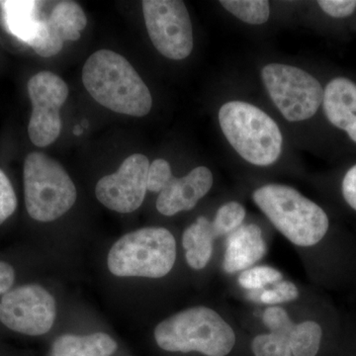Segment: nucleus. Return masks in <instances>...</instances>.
Here are the masks:
<instances>
[{
  "mask_svg": "<svg viewBox=\"0 0 356 356\" xmlns=\"http://www.w3.org/2000/svg\"><path fill=\"white\" fill-rule=\"evenodd\" d=\"M83 81L95 102L116 113L144 117L151 111L149 89L133 65L113 51L92 54L84 64Z\"/></svg>",
  "mask_w": 356,
  "mask_h": 356,
  "instance_id": "nucleus-1",
  "label": "nucleus"
},
{
  "mask_svg": "<svg viewBox=\"0 0 356 356\" xmlns=\"http://www.w3.org/2000/svg\"><path fill=\"white\" fill-rule=\"evenodd\" d=\"M154 339L161 350L206 356L228 355L236 343L228 323L206 307L187 309L163 321L154 330Z\"/></svg>",
  "mask_w": 356,
  "mask_h": 356,
  "instance_id": "nucleus-2",
  "label": "nucleus"
},
{
  "mask_svg": "<svg viewBox=\"0 0 356 356\" xmlns=\"http://www.w3.org/2000/svg\"><path fill=\"white\" fill-rule=\"evenodd\" d=\"M252 198L273 226L299 247L317 245L329 229L325 211L287 185H266Z\"/></svg>",
  "mask_w": 356,
  "mask_h": 356,
  "instance_id": "nucleus-3",
  "label": "nucleus"
},
{
  "mask_svg": "<svg viewBox=\"0 0 356 356\" xmlns=\"http://www.w3.org/2000/svg\"><path fill=\"white\" fill-rule=\"evenodd\" d=\"M219 122L229 144L248 163L267 166L280 159L282 134L275 121L259 107L229 102L220 108Z\"/></svg>",
  "mask_w": 356,
  "mask_h": 356,
  "instance_id": "nucleus-4",
  "label": "nucleus"
},
{
  "mask_svg": "<svg viewBox=\"0 0 356 356\" xmlns=\"http://www.w3.org/2000/svg\"><path fill=\"white\" fill-rule=\"evenodd\" d=\"M177 243L165 228H143L122 236L108 254L109 270L119 277L161 278L170 273Z\"/></svg>",
  "mask_w": 356,
  "mask_h": 356,
  "instance_id": "nucleus-5",
  "label": "nucleus"
},
{
  "mask_svg": "<svg viewBox=\"0 0 356 356\" xmlns=\"http://www.w3.org/2000/svg\"><path fill=\"white\" fill-rule=\"evenodd\" d=\"M23 175L26 209L36 221H55L76 203V188L72 178L50 156L28 154Z\"/></svg>",
  "mask_w": 356,
  "mask_h": 356,
  "instance_id": "nucleus-6",
  "label": "nucleus"
},
{
  "mask_svg": "<svg viewBox=\"0 0 356 356\" xmlns=\"http://www.w3.org/2000/svg\"><path fill=\"white\" fill-rule=\"evenodd\" d=\"M261 77L274 104L288 121L310 119L322 104L324 89L305 70L270 64L264 67Z\"/></svg>",
  "mask_w": 356,
  "mask_h": 356,
  "instance_id": "nucleus-7",
  "label": "nucleus"
},
{
  "mask_svg": "<svg viewBox=\"0 0 356 356\" xmlns=\"http://www.w3.org/2000/svg\"><path fill=\"white\" fill-rule=\"evenodd\" d=\"M143 13L154 48L170 60H184L193 50L191 16L184 1L144 0Z\"/></svg>",
  "mask_w": 356,
  "mask_h": 356,
  "instance_id": "nucleus-8",
  "label": "nucleus"
},
{
  "mask_svg": "<svg viewBox=\"0 0 356 356\" xmlns=\"http://www.w3.org/2000/svg\"><path fill=\"white\" fill-rule=\"evenodd\" d=\"M57 316L55 298L44 288L27 284L9 290L0 300V322L26 336L47 334Z\"/></svg>",
  "mask_w": 356,
  "mask_h": 356,
  "instance_id": "nucleus-9",
  "label": "nucleus"
},
{
  "mask_svg": "<svg viewBox=\"0 0 356 356\" xmlns=\"http://www.w3.org/2000/svg\"><path fill=\"white\" fill-rule=\"evenodd\" d=\"M28 92L33 106L28 125L30 140L35 146H49L62 130L60 110L69 95V88L57 74L41 72L30 79Z\"/></svg>",
  "mask_w": 356,
  "mask_h": 356,
  "instance_id": "nucleus-10",
  "label": "nucleus"
},
{
  "mask_svg": "<svg viewBox=\"0 0 356 356\" xmlns=\"http://www.w3.org/2000/svg\"><path fill=\"white\" fill-rule=\"evenodd\" d=\"M149 168V161L146 156L132 154L123 161L116 172L97 182L96 197L105 207L115 212H134L144 202Z\"/></svg>",
  "mask_w": 356,
  "mask_h": 356,
  "instance_id": "nucleus-11",
  "label": "nucleus"
},
{
  "mask_svg": "<svg viewBox=\"0 0 356 356\" xmlns=\"http://www.w3.org/2000/svg\"><path fill=\"white\" fill-rule=\"evenodd\" d=\"M213 175L209 168L199 166L181 178L173 177L156 200V209L165 216L189 211L210 191Z\"/></svg>",
  "mask_w": 356,
  "mask_h": 356,
  "instance_id": "nucleus-12",
  "label": "nucleus"
},
{
  "mask_svg": "<svg viewBox=\"0 0 356 356\" xmlns=\"http://www.w3.org/2000/svg\"><path fill=\"white\" fill-rule=\"evenodd\" d=\"M266 254V245L259 227L257 225L241 226L227 238L222 266L226 273H238L254 266Z\"/></svg>",
  "mask_w": 356,
  "mask_h": 356,
  "instance_id": "nucleus-13",
  "label": "nucleus"
},
{
  "mask_svg": "<svg viewBox=\"0 0 356 356\" xmlns=\"http://www.w3.org/2000/svg\"><path fill=\"white\" fill-rule=\"evenodd\" d=\"M88 24L86 14L74 1L60 2L48 20H44L47 39L56 54L62 51L65 41H76Z\"/></svg>",
  "mask_w": 356,
  "mask_h": 356,
  "instance_id": "nucleus-14",
  "label": "nucleus"
},
{
  "mask_svg": "<svg viewBox=\"0 0 356 356\" xmlns=\"http://www.w3.org/2000/svg\"><path fill=\"white\" fill-rule=\"evenodd\" d=\"M323 105L332 125L346 131L356 119V84L346 77L332 79L324 90Z\"/></svg>",
  "mask_w": 356,
  "mask_h": 356,
  "instance_id": "nucleus-15",
  "label": "nucleus"
},
{
  "mask_svg": "<svg viewBox=\"0 0 356 356\" xmlns=\"http://www.w3.org/2000/svg\"><path fill=\"white\" fill-rule=\"evenodd\" d=\"M116 350V341L104 332L88 336L65 334L56 339L51 356H111Z\"/></svg>",
  "mask_w": 356,
  "mask_h": 356,
  "instance_id": "nucleus-16",
  "label": "nucleus"
},
{
  "mask_svg": "<svg viewBox=\"0 0 356 356\" xmlns=\"http://www.w3.org/2000/svg\"><path fill=\"white\" fill-rule=\"evenodd\" d=\"M215 238L212 222L205 217H199L194 224L185 229L182 245L186 250L187 264L191 268L199 270L207 266L212 257Z\"/></svg>",
  "mask_w": 356,
  "mask_h": 356,
  "instance_id": "nucleus-17",
  "label": "nucleus"
},
{
  "mask_svg": "<svg viewBox=\"0 0 356 356\" xmlns=\"http://www.w3.org/2000/svg\"><path fill=\"white\" fill-rule=\"evenodd\" d=\"M3 17L8 31L26 44L31 43L38 33L36 1H1Z\"/></svg>",
  "mask_w": 356,
  "mask_h": 356,
  "instance_id": "nucleus-18",
  "label": "nucleus"
},
{
  "mask_svg": "<svg viewBox=\"0 0 356 356\" xmlns=\"http://www.w3.org/2000/svg\"><path fill=\"white\" fill-rule=\"evenodd\" d=\"M322 336V327L313 321L295 325L288 339L292 356L317 355Z\"/></svg>",
  "mask_w": 356,
  "mask_h": 356,
  "instance_id": "nucleus-19",
  "label": "nucleus"
},
{
  "mask_svg": "<svg viewBox=\"0 0 356 356\" xmlns=\"http://www.w3.org/2000/svg\"><path fill=\"white\" fill-rule=\"evenodd\" d=\"M220 3L229 13L248 24H264L270 15V7L266 0H222Z\"/></svg>",
  "mask_w": 356,
  "mask_h": 356,
  "instance_id": "nucleus-20",
  "label": "nucleus"
},
{
  "mask_svg": "<svg viewBox=\"0 0 356 356\" xmlns=\"http://www.w3.org/2000/svg\"><path fill=\"white\" fill-rule=\"evenodd\" d=\"M245 218V209L242 204L229 202L218 210L214 222H212L215 236L229 235L242 226Z\"/></svg>",
  "mask_w": 356,
  "mask_h": 356,
  "instance_id": "nucleus-21",
  "label": "nucleus"
},
{
  "mask_svg": "<svg viewBox=\"0 0 356 356\" xmlns=\"http://www.w3.org/2000/svg\"><path fill=\"white\" fill-rule=\"evenodd\" d=\"M273 285L271 288L250 291L248 295V299L254 302H261L267 305H276V304L286 303L298 298V288L294 283L281 280Z\"/></svg>",
  "mask_w": 356,
  "mask_h": 356,
  "instance_id": "nucleus-22",
  "label": "nucleus"
},
{
  "mask_svg": "<svg viewBox=\"0 0 356 356\" xmlns=\"http://www.w3.org/2000/svg\"><path fill=\"white\" fill-rule=\"evenodd\" d=\"M283 275L277 269L269 266H257L245 269L238 276L241 286L250 291L264 289L267 285L282 280Z\"/></svg>",
  "mask_w": 356,
  "mask_h": 356,
  "instance_id": "nucleus-23",
  "label": "nucleus"
},
{
  "mask_svg": "<svg viewBox=\"0 0 356 356\" xmlns=\"http://www.w3.org/2000/svg\"><path fill=\"white\" fill-rule=\"evenodd\" d=\"M252 350L255 356H292L288 339L273 334L254 337Z\"/></svg>",
  "mask_w": 356,
  "mask_h": 356,
  "instance_id": "nucleus-24",
  "label": "nucleus"
},
{
  "mask_svg": "<svg viewBox=\"0 0 356 356\" xmlns=\"http://www.w3.org/2000/svg\"><path fill=\"white\" fill-rule=\"evenodd\" d=\"M264 325L268 327L270 334H276L289 339L293 329L295 327L294 323L290 320L287 312L281 307L273 306L267 308L262 316Z\"/></svg>",
  "mask_w": 356,
  "mask_h": 356,
  "instance_id": "nucleus-25",
  "label": "nucleus"
},
{
  "mask_svg": "<svg viewBox=\"0 0 356 356\" xmlns=\"http://www.w3.org/2000/svg\"><path fill=\"white\" fill-rule=\"evenodd\" d=\"M172 178V168L165 159H156L149 165L147 191L161 193Z\"/></svg>",
  "mask_w": 356,
  "mask_h": 356,
  "instance_id": "nucleus-26",
  "label": "nucleus"
},
{
  "mask_svg": "<svg viewBox=\"0 0 356 356\" xmlns=\"http://www.w3.org/2000/svg\"><path fill=\"white\" fill-rule=\"evenodd\" d=\"M17 198L10 180L6 173L0 170V225L15 212Z\"/></svg>",
  "mask_w": 356,
  "mask_h": 356,
  "instance_id": "nucleus-27",
  "label": "nucleus"
},
{
  "mask_svg": "<svg viewBox=\"0 0 356 356\" xmlns=\"http://www.w3.org/2000/svg\"><path fill=\"white\" fill-rule=\"evenodd\" d=\"M318 4L325 13L334 18L348 17L356 9V0H320Z\"/></svg>",
  "mask_w": 356,
  "mask_h": 356,
  "instance_id": "nucleus-28",
  "label": "nucleus"
},
{
  "mask_svg": "<svg viewBox=\"0 0 356 356\" xmlns=\"http://www.w3.org/2000/svg\"><path fill=\"white\" fill-rule=\"evenodd\" d=\"M343 195L348 205L356 211V165L346 172L343 178Z\"/></svg>",
  "mask_w": 356,
  "mask_h": 356,
  "instance_id": "nucleus-29",
  "label": "nucleus"
},
{
  "mask_svg": "<svg viewBox=\"0 0 356 356\" xmlns=\"http://www.w3.org/2000/svg\"><path fill=\"white\" fill-rule=\"evenodd\" d=\"M15 280V271L9 264L0 261V295L6 294Z\"/></svg>",
  "mask_w": 356,
  "mask_h": 356,
  "instance_id": "nucleus-30",
  "label": "nucleus"
},
{
  "mask_svg": "<svg viewBox=\"0 0 356 356\" xmlns=\"http://www.w3.org/2000/svg\"><path fill=\"white\" fill-rule=\"evenodd\" d=\"M346 132H348L350 139L356 143V119L350 124V127L346 129Z\"/></svg>",
  "mask_w": 356,
  "mask_h": 356,
  "instance_id": "nucleus-31",
  "label": "nucleus"
}]
</instances>
